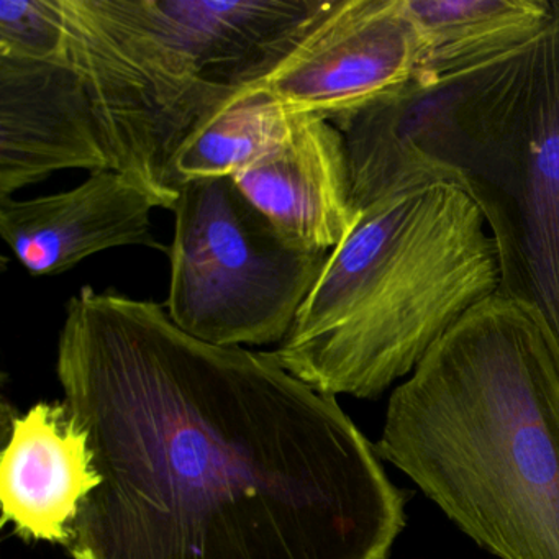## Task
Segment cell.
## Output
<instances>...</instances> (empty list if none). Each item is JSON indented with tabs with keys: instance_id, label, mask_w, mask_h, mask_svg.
<instances>
[{
	"instance_id": "obj_1",
	"label": "cell",
	"mask_w": 559,
	"mask_h": 559,
	"mask_svg": "<svg viewBox=\"0 0 559 559\" xmlns=\"http://www.w3.org/2000/svg\"><path fill=\"white\" fill-rule=\"evenodd\" d=\"M57 372L103 479L73 559H389L404 530L374 444L273 352L201 342L162 304L84 286Z\"/></svg>"
},
{
	"instance_id": "obj_2",
	"label": "cell",
	"mask_w": 559,
	"mask_h": 559,
	"mask_svg": "<svg viewBox=\"0 0 559 559\" xmlns=\"http://www.w3.org/2000/svg\"><path fill=\"white\" fill-rule=\"evenodd\" d=\"M376 454L499 559H559V378L535 312L497 293L389 399Z\"/></svg>"
},
{
	"instance_id": "obj_3",
	"label": "cell",
	"mask_w": 559,
	"mask_h": 559,
	"mask_svg": "<svg viewBox=\"0 0 559 559\" xmlns=\"http://www.w3.org/2000/svg\"><path fill=\"white\" fill-rule=\"evenodd\" d=\"M500 286L499 248L469 192L395 189L332 250L273 355L322 394L376 399Z\"/></svg>"
},
{
	"instance_id": "obj_4",
	"label": "cell",
	"mask_w": 559,
	"mask_h": 559,
	"mask_svg": "<svg viewBox=\"0 0 559 559\" xmlns=\"http://www.w3.org/2000/svg\"><path fill=\"white\" fill-rule=\"evenodd\" d=\"M444 162L489 222L499 293L535 312L559 378V2L533 40L467 78Z\"/></svg>"
},
{
	"instance_id": "obj_5",
	"label": "cell",
	"mask_w": 559,
	"mask_h": 559,
	"mask_svg": "<svg viewBox=\"0 0 559 559\" xmlns=\"http://www.w3.org/2000/svg\"><path fill=\"white\" fill-rule=\"evenodd\" d=\"M173 212V322L215 346L281 345L332 251L284 240L234 178L185 182Z\"/></svg>"
},
{
	"instance_id": "obj_6",
	"label": "cell",
	"mask_w": 559,
	"mask_h": 559,
	"mask_svg": "<svg viewBox=\"0 0 559 559\" xmlns=\"http://www.w3.org/2000/svg\"><path fill=\"white\" fill-rule=\"evenodd\" d=\"M68 57L90 94L114 171L173 211L176 159L237 91L204 83L175 50L133 24L117 0H61Z\"/></svg>"
},
{
	"instance_id": "obj_7",
	"label": "cell",
	"mask_w": 559,
	"mask_h": 559,
	"mask_svg": "<svg viewBox=\"0 0 559 559\" xmlns=\"http://www.w3.org/2000/svg\"><path fill=\"white\" fill-rule=\"evenodd\" d=\"M424 63V35L407 0H335L296 50L247 93L329 119L411 83Z\"/></svg>"
},
{
	"instance_id": "obj_8",
	"label": "cell",
	"mask_w": 559,
	"mask_h": 559,
	"mask_svg": "<svg viewBox=\"0 0 559 559\" xmlns=\"http://www.w3.org/2000/svg\"><path fill=\"white\" fill-rule=\"evenodd\" d=\"M335 0H117L120 11L212 86L245 91L270 76Z\"/></svg>"
},
{
	"instance_id": "obj_9",
	"label": "cell",
	"mask_w": 559,
	"mask_h": 559,
	"mask_svg": "<svg viewBox=\"0 0 559 559\" xmlns=\"http://www.w3.org/2000/svg\"><path fill=\"white\" fill-rule=\"evenodd\" d=\"M63 169H112L80 73L70 57H0V199Z\"/></svg>"
},
{
	"instance_id": "obj_10",
	"label": "cell",
	"mask_w": 559,
	"mask_h": 559,
	"mask_svg": "<svg viewBox=\"0 0 559 559\" xmlns=\"http://www.w3.org/2000/svg\"><path fill=\"white\" fill-rule=\"evenodd\" d=\"M474 71L438 83L415 78L326 119L345 140L356 214L395 189L421 182H450L473 195L463 171L447 165L441 156L454 104Z\"/></svg>"
},
{
	"instance_id": "obj_11",
	"label": "cell",
	"mask_w": 559,
	"mask_h": 559,
	"mask_svg": "<svg viewBox=\"0 0 559 559\" xmlns=\"http://www.w3.org/2000/svg\"><path fill=\"white\" fill-rule=\"evenodd\" d=\"M156 199L114 169L60 194L0 199V237L35 276H58L100 251L146 247L168 253L152 231Z\"/></svg>"
},
{
	"instance_id": "obj_12",
	"label": "cell",
	"mask_w": 559,
	"mask_h": 559,
	"mask_svg": "<svg viewBox=\"0 0 559 559\" xmlns=\"http://www.w3.org/2000/svg\"><path fill=\"white\" fill-rule=\"evenodd\" d=\"M86 428L64 401L12 418L0 463L2 522L25 542L70 548L84 500L100 486Z\"/></svg>"
},
{
	"instance_id": "obj_13",
	"label": "cell",
	"mask_w": 559,
	"mask_h": 559,
	"mask_svg": "<svg viewBox=\"0 0 559 559\" xmlns=\"http://www.w3.org/2000/svg\"><path fill=\"white\" fill-rule=\"evenodd\" d=\"M234 181L294 247L335 250L358 224L345 140L323 117H302L276 152Z\"/></svg>"
},
{
	"instance_id": "obj_14",
	"label": "cell",
	"mask_w": 559,
	"mask_h": 559,
	"mask_svg": "<svg viewBox=\"0 0 559 559\" xmlns=\"http://www.w3.org/2000/svg\"><path fill=\"white\" fill-rule=\"evenodd\" d=\"M425 40L418 80L469 73L523 47L548 25V0H407Z\"/></svg>"
},
{
	"instance_id": "obj_15",
	"label": "cell",
	"mask_w": 559,
	"mask_h": 559,
	"mask_svg": "<svg viewBox=\"0 0 559 559\" xmlns=\"http://www.w3.org/2000/svg\"><path fill=\"white\" fill-rule=\"evenodd\" d=\"M302 117L280 100L245 91L179 153L176 173L182 186L191 179L240 175L276 152Z\"/></svg>"
},
{
	"instance_id": "obj_16",
	"label": "cell",
	"mask_w": 559,
	"mask_h": 559,
	"mask_svg": "<svg viewBox=\"0 0 559 559\" xmlns=\"http://www.w3.org/2000/svg\"><path fill=\"white\" fill-rule=\"evenodd\" d=\"M0 57L35 61L68 58L61 0H0Z\"/></svg>"
}]
</instances>
